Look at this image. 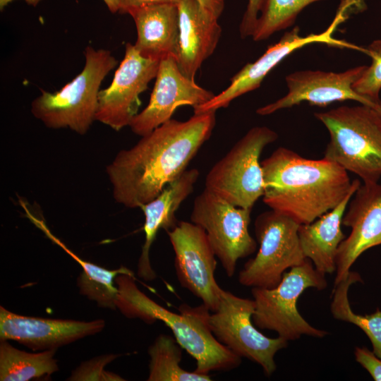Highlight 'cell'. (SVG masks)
<instances>
[{"label": "cell", "instance_id": "6da1fadb", "mask_svg": "<svg viewBox=\"0 0 381 381\" xmlns=\"http://www.w3.org/2000/svg\"><path fill=\"white\" fill-rule=\"evenodd\" d=\"M215 113L194 114L184 121L171 119L120 150L106 168L115 202L140 208L179 178L210 138Z\"/></svg>", "mask_w": 381, "mask_h": 381}, {"label": "cell", "instance_id": "7a4b0ae2", "mask_svg": "<svg viewBox=\"0 0 381 381\" xmlns=\"http://www.w3.org/2000/svg\"><path fill=\"white\" fill-rule=\"evenodd\" d=\"M263 202L299 224H308L337 206L358 179L350 181L348 171L322 158L310 159L284 147L261 162Z\"/></svg>", "mask_w": 381, "mask_h": 381}, {"label": "cell", "instance_id": "3957f363", "mask_svg": "<svg viewBox=\"0 0 381 381\" xmlns=\"http://www.w3.org/2000/svg\"><path fill=\"white\" fill-rule=\"evenodd\" d=\"M118 293L116 306L128 318H139L151 324L163 322L172 332L178 344L196 361L195 371L209 374L238 367L241 358L221 344L212 333L210 310L203 304L195 308L183 304L176 313L155 302L135 283V277L120 274L115 279Z\"/></svg>", "mask_w": 381, "mask_h": 381}, {"label": "cell", "instance_id": "277c9868", "mask_svg": "<svg viewBox=\"0 0 381 381\" xmlns=\"http://www.w3.org/2000/svg\"><path fill=\"white\" fill-rule=\"evenodd\" d=\"M315 116L329 133L324 158L358 176L363 183L381 178V119L375 110L361 104L341 106Z\"/></svg>", "mask_w": 381, "mask_h": 381}, {"label": "cell", "instance_id": "5b68a950", "mask_svg": "<svg viewBox=\"0 0 381 381\" xmlns=\"http://www.w3.org/2000/svg\"><path fill=\"white\" fill-rule=\"evenodd\" d=\"M85 63L82 71L61 90H42L31 103L32 115L49 128H69L85 134L95 121L100 85L117 65L111 52L85 49Z\"/></svg>", "mask_w": 381, "mask_h": 381}, {"label": "cell", "instance_id": "8992f818", "mask_svg": "<svg viewBox=\"0 0 381 381\" xmlns=\"http://www.w3.org/2000/svg\"><path fill=\"white\" fill-rule=\"evenodd\" d=\"M325 276L306 258L301 265L285 272L275 287H253L251 293L255 303L252 318L254 325L261 329L274 331L288 341L302 335L317 338L327 335V332L310 325L297 308L298 298L306 289L323 290L327 286Z\"/></svg>", "mask_w": 381, "mask_h": 381}, {"label": "cell", "instance_id": "52a82bcc", "mask_svg": "<svg viewBox=\"0 0 381 381\" xmlns=\"http://www.w3.org/2000/svg\"><path fill=\"white\" fill-rule=\"evenodd\" d=\"M277 138L267 126L250 128L210 169L205 188L236 207L252 210L265 192L260 155Z\"/></svg>", "mask_w": 381, "mask_h": 381}, {"label": "cell", "instance_id": "ba28073f", "mask_svg": "<svg viewBox=\"0 0 381 381\" xmlns=\"http://www.w3.org/2000/svg\"><path fill=\"white\" fill-rule=\"evenodd\" d=\"M299 226L272 209L260 214L255 221L259 250L240 271L239 283L252 288H274L288 269L303 262L306 258L298 237Z\"/></svg>", "mask_w": 381, "mask_h": 381}, {"label": "cell", "instance_id": "9c48e42d", "mask_svg": "<svg viewBox=\"0 0 381 381\" xmlns=\"http://www.w3.org/2000/svg\"><path fill=\"white\" fill-rule=\"evenodd\" d=\"M358 8V0H342L337 13L326 30L319 34L300 35V29L295 27L284 34L276 44L270 46L265 52L253 63L246 64L231 78L230 85L207 102L193 108L194 114L216 111L227 107L236 98L260 87L266 75L284 58L298 49L313 43L358 50L366 54V48L358 47L346 41L334 37L338 25L348 14Z\"/></svg>", "mask_w": 381, "mask_h": 381}, {"label": "cell", "instance_id": "30bf717a", "mask_svg": "<svg viewBox=\"0 0 381 381\" xmlns=\"http://www.w3.org/2000/svg\"><path fill=\"white\" fill-rule=\"evenodd\" d=\"M253 299L245 298L222 290L218 307L209 315L208 325L215 338L231 351L259 364L267 376L277 369L276 353L286 348L288 341L270 338L261 333L253 321Z\"/></svg>", "mask_w": 381, "mask_h": 381}, {"label": "cell", "instance_id": "8fae6325", "mask_svg": "<svg viewBox=\"0 0 381 381\" xmlns=\"http://www.w3.org/2000/svg\"><path fill=\"white\" fill-rule=\"evenodd\" d=\"M251 210L236 207L205 188L194 200L190 221L205 231L229 277L234 274L239 259L256 250L257 242L248 230Z\"/></svg>", "mask_w": 381, "mask_h": 381}, {"label": "cell", "instance_id": "7c38bea8", "mask_svg": "<svg viewBox=\"0 0 381 381\" xmlns=\"http://www.w3.org/2000/svg\"><path fill=\"white\" fill-rule=\"evenodd\" d=\"M167 233L175 253L174 266L181 286L210 311H215L223 289L214 277L216 255L205 231L192 222L179 221Z\"/></svg>", "mask_w": 381, "mask_h": 381}, {"label": "cell", "instance_id": "4fadbf2b", "mask_svg": "<svg viewBox=\"0 0 381 381\" xmlns=\"http://www.w3.org/2000/svg\"><path fill=\"white\" fill-rule=\"evenodd\" d=\"M159 62L143 56L134 44L127 43L111 83L99 90L95 121L116 131L129 126L138 114L140 95L156 78Z\"/></svg>", "mask_w": 381, "mask_h": 381}, {"label": "cell", "instance_id": "5bb4252c", "mask_svg": "<svg viewBox=\"0 0 381 381\" xmlns=\"http://www.w3.org/2000/svg\"><path fill=\"white\" fill-rule=\"evenodd\" d=\"M155 83L146 107L132 120L129 127L140 136L145 135L171 119L177 108L202 105L214 94L184 75L176 59L169 56L159 62Z\"/></svg>", "mask_w": 381, "mask_h": 381}, {"label": "cell", "instance_id": "9a60e30c", "mask_svg": "<svg viewBox=\"0 0 381 381\" xmlns=\"http://www.w3.org/2000/svg\"><path fill=\"white\" fill-rule=\"evenodd\" d=\"M366 67L358 66L340 73L311 70L294 72L286 76L287 94L274 102L260 107L256 112L266 116L303 101L324 107L334 102L353 100L373 108L375 105L371 102L352 88Z\"/></svg>", "mask_w": 381, "mask_h": 381}, {"label": "cell", "instance_id": "2e32d148", "mask_svg": "<svg viewBox=\"0 0 381 381\" xmlns=\"http://www.w3.org/2000/svg\"><path fill=\"white\" fill-rule=\"evenodd\" d=\"M353 196L342 218L351 231L338 248L334 285L347 277L363 253L381 245V183H363Z\"/></svg>", "mask_w": 381, "mask_h": 381}, {"label": "cell", "instance_id": "e0dca14e", "mask_svg": "<svg viewBox=\"0 0 381 381\" xmlns=\"http://www.w3.org/2000/svg\"><path fill=\"white\" fill-rule=\"evenodd\" d=\"M103 320L78 321L29 317L0 306V340H13L32 350H49L101 332Z\"/></svg>", "mask_w": 381, "mask_h": 381}, {"label": "cell", "instance_id": "ac0fdd59", "mask_svg": "<svg viewBox=\"0 0 381 381\" xmlns=\"http://www.w3.org/2000/svg\"><path fill=\"white\" fill-rule=\"evenodd\" d=\"M179 42L176 62L186 77L195 80L202 63L215 50L222 28L218 18L207 12L198 0H177Z\"/></svg>", "mask_w": 381, "mask_h": 381}, {"label": "cell", "instance_id": "d6986e66", "mask_svg": "<svg viewBox=\"0 0 381 381\" xmlns=\"http://www.w3.org/2000/svg\"><path fill=\"white\" fill-rule=\"evenodd\" d=\"M200 173L197 169L186 170L168 184L152 200L140 207L145 216V242L138 263V275L146 280L156 278L150 260V250L159 229L166 231L178 223L176 212L193 193Z\"/></svg>", "mask_w": 381, "mask_h": 381}, {"label": "cell", "instance_id": "ffe728a7", "mask_svg": "<svg viewBox=\"0 0 381 381\" xmlns=\"http://www.w3.org/2000/svg\"><path fill=\"white\" fill-rule=\"evenodd\" d=\"M128 14L137 30L134 46L143 56L159 61L169 56L176 59L179 42L176 3L149 5Z\"/></svg>", "mask_w": 381, "mask_h": 381}, {"label": "cell", "instance_id": "44dd1931", "mask_svg": "<svg viewBox=\"0 0 381 381\" xmlns=\"http://www.w3.org/2000/svg\"><path fill=\"white\" fill-rule=\"evenodd\" d=\"M358 188L352 190L337 206L313 222L299 226L298 237L304 256L324 274L336 272L338 248L346 238L341 228L342 218Z\"/></svg>", "mask_w": 381, "mask_h": 381}, {"label": "cell", "instance_id": "7402d4cb", "mask_svg": "<svg viewBox=\"0 0 381 381\" xmlns=\"http://www.w3.org/2000/svg\"><path fill=\"white\" fill-rule=\"evenodd\" d=\"M19 204L27 218L81 266L82 272L77 279L80 294L88 299L95 301L100 307L116 309L118 290L116 286L114 285L115 279L120 274L134 277L133 271L123 266L116 270H107L83 260L53 234L44 220L34 214L25 201L20 200Z\"/></svg>", "mask_w": 381, "mask_h": 381}, {"label": "cell", "instance_id": "603a6c76", "mask_svg": "<svg viewBox=\"0 0 381 381\" xmlns=\"http://www.w3.org/2000/svg\"><path fill=\"white\" fill-rule=\"evenodd\" d=\"M56 349L28 353L11 346L7 340L0 344V380L28 381L47 377L59 370L54 358Z\"/></svg>", "mask_w": 381, "mask_h": 381}, {"label": "cell", "instance_id": "cb8c5ba5", "mask_svg": "<svg viewBox=\"0 0 381 381\" xmlns=\"http://www.w3.org/2000/svg\"><path fill=\"white\" fill-rule=\"evenodd\" d=\"M148 381H210L208 374L187 371L181 368L182 347L175 338L159 335L148 349Z\"/></svg>", "mask_w": 381, "mask_h": 381}, {"label": "cell", "instance_id": "d4e9b609", "mask_svg": "<svg viewBox=\"0 0 381 381\" xmlns=\"http://www.w3.org/2000/svg\"><path fill=\"white\" fill-rule=\"evenodd\" d=\"M363 282L361 275L350 271L347 277L334 285L330 310L337 320L353 324L361 329L370 339L373 353L381 358V309L370 315H358L351 308L348 292L351 284Z\"/></svg>", "mask_w": 381, "mask_h": 381}, {"label": "cell", "instance_id": "484cf974", "mask_svg": "<svg viewBox=\"0 0 381 381\" xmlns=\"http://www.w3.org/2000/svg\"><path fill=\"white\" fill-rule=\"evenodd\" d=\"M320 0H265L253 40L257 42L266 40L274 32L290 27L304 8Z\"/></svg>", "mask_w": 381, "mask_h": 381}, {"label": "cell", "instance_id": "4316f807", "mask_svg": "<svg viewBox=\"0 0 381 381\" xmlns=\"http://www.w3.org/2000/svg\"><path fill=\"white\" fill-rule=\"evenodd\" d=\"M366 49V54L371 57L372 64L366 67L362 75L353 83L352 88L358 95L375 105L380 99L381 39L371 42Z\"/></svg>", "mask_w": 381, "mask_h": 381}, {"label": "cell", "instance_id": "83f0119b", "mask_svg": "<svg viewBox=\"0 0 381 381\" xmlns=\"http://www.w3.org/2000/svg\"><path fill=\"white\" fill-rule=\"evenodd\" d=\"M116 357L114 354L104 355L82 363L72 372L68 380H125L117 374L104 370V366Z\"/></svg>", "mask_w": 381, "mask_h": 381}, {"label": "cell", "instance_id": "f1b7e54d", "mask_svg": "<svg viewBox=\"0 0 381 381\" xmlns=\"http://www.w3.org/2000/svg\"><path fill=\"white\" fill-rule=\"evenodd\" d=\"M355 359L364 368L375 381H381V358L365 347L356 346L354 349Z\"/></svg>", "mask_w": 381, "mask_h": 381}, {"label": "cell", "instance_id": "f546056e", "mask_svg": "<svg viewBox=\"0 0 381 381\" xmlns=\"http://www.w3.org/2000/svg\"><path fill=\"white\" fill-rule=\"evenodd\" d=\"M265 1L248 0L246 10L239 27L240 35L242 38L252 37Z\"/></svg>", "mask_w": 381, "mask_h": 381}, {"label": "cell", "instance_id": "4dcf8cb0", "mask_svg": "<svg viewBox=\"0 0 381 381\" xmlns=\"http://www.w3.org/2000/svg\"><path fill=\"white\" fill-rule=\"evenodd\" d=\"M177 0H119V13H128L129 11L140 7L167 3H176Z\"/></svg>", "mask_w": 381, "mask_h": 381}, {"label": "cell", "instance_id": "1f68e13d", "mask_svg": "<svg viewBox=\"0 0 381 381\" xmlns=\"http://www.w3.org/2000/svg\"><path fill=\"white\" fill-rule=\"evenodd\" d=\"M202 6L211 15L218 18L225 6V0H198Z\"/></svg>", "mask_w": 381, "mask_h": 381}, {"label": "cell", "instance_id": "d6a6232c", "mask_svg": "<svg viewBox=\"0 0 381 381\" xmlns=\"http://www.w3.org/2000/svg\"><path fill=\"white\" fill-rule=\"evenodd\" d=\"M103 1L112 13L119 11V0H103Z\"/></svg>", "mask_w": 381, "mask_h": 381}, {"label": "cell", "instance_id": "836d02e7", "mask_svg": "<svg viewBox=\"0 0 381 381\" xmlns=\"http://www.w3.org/2000/svg\"><path fill=\"white\" fill-rule=\"evenodd\" d=\"M373 109L375 110L377 114H378L379 117L381 119V99L380 101L375 105Z\"/></svg>", "mask_w": 381, "mask_h": 381}]
</instances>
